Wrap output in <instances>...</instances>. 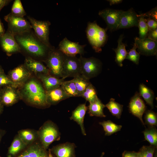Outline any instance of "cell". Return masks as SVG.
I'll use <instances>...</instances> for the list:
<instances>
[{"mask_svg":"<svg viewBox=\"0 0 157 157\" xmlns=\"http://www.w3.org/2000/svg\"><path fill=\"white\" fill-rule=\"evenodd\" d=\"M15 39L21 49L29 54L37 57L46 59L50 51V48L41 42L31 31L15 35Z\"/></svg>","mask_w":157,"mask_h":157,"instance_id":"1","label":"cell"},{"mask_svg":"<svg viewBox=\"0 0 157 157\" xmlns=\"http://www.w3.org/2000/svg\"><path fill=\"white\" fill-rule=\"evenodd\" d=\"M22 93L26 101L32 104L42 107L50 106L47 102L44 88L35 79H30L24 84Z\"/></svg>","mask_w":157,"mask_h":157,"instance_id":"2","label":"cell"},{"mask_svg":"<svg viewBox=\"0 0 157 157\" xmlns=\"http://www.w3.org/2000/svg\"><path fill=\"white\" fill-rule=\"evenodd\" d=\"M106 30L98 25L96 22H89L86 30V35L90 44L96 52L102 51L101 47L106 42Z\"/></svg>","mask_w":157,"mask_h":157,"instance_id":"3","label":"cell"},{"mask_svg":"<svg viewBox=\"0 0 157 157\" xmlns=\"http://www.w3.org/2000/svg\"><path fill=\"white\" fill-rule=\"evenodd\" d=\"M38 139L47 150L53 142L59 140L60 133L57 126L51 121L45 122L38 131Z\"/></svg>","mask_w":157,"mask_h":157,"instance_id":"4","label":"cell"},{"mask_svg":"<svg viewBox=\"0 0 157 157\" xmlns=\"http://www.w3.org/2000/svg\"><path fill=\"white\" fill-rule=\"evenodd\" d=\"M64 54L58 49L53 48L49 51L44 61L50 71V74L57 78H62V71Z\"/></svg>","mask_w":157,"mask_h":157,"instance_id":"5","label":"cell"},{"mask_svg":"<svg viewBox=\"0 0 157 157\" xmlns=\"http://www.w3.org/2000/svg\"><path fill=\"white\" fill-rule=\"evenodd\" d=\"M81 74L90 79L98 76L101 71L102 64L99 59L94 57L86 58L80 55Z\"/></svg>","mask_w":157,"mask_h":157,"instance_id":"6","label":"cell"},{"mask_svg":"<svg viewBox=\"0 0 157 157\" xmlns=\"http://www.w3.org/2000/svg\"><path fill=\"white\" fill-rule=\"evenodd\" d=\"M5 20L7 22L9 32L14 35L31 31V25L24 17L16 16L11 13L5 16Z\"/></svg>","mask_w":157,"mask_h":157,"instance_id":"7","label":"cell"},{"mask_svg":"<svg viewBox=\"0 0 157 157\" xmlns=\"http://www.w3.org/2000/svg\"><path fill=\"white\" fill-rule=\"evenodd\" d=\"M27 17L37 38L47 46L53 47L49 42L50 22L38 20L29 16Z\"/></svg>","mask_w":157,"mask_h":157,"instance_id":"8","label":"cell"},{"mask_svg":"<svg viewBox=\"0 0 157 157\" xmlns=\"http://www.w3.org/2000/svg\"><path fill=\"white\" fill-rule=\"evenodd\" d=\"M81 74V63L79 58L76 56L64 54L62 78L68 77L74 78Z\"/></svg>","mask_w":157,"mask_h":157,"instance_id":"9","label":"cell"},{"mask_svg":"<svg viewBox=\"0 0 157 157\" xmlns=\"http://www.w3.org/2000/svg\"><path fill=\"white\" fill-rule=\"evenodd\" d=\"M122 10L106 8L100 11L99 15L105 21L107 24L106 29L112 32L118 29L119 25L121 15L123 12Z\"/></svg>","mask_w":157,"mask_h":157,"instance_id":"10","label":"cell"},{"mask_svg":"<svg viewBox=\"0 0 157 157\" xmlns=\"http://www.w3.org/2000/svg\"><path fill=\"white\" fill-rule=\"evenodd\" d=\"M138 53L146 56H156L157 53V42L146 38L141 39L138 37L135 38Z\"/></svg>","mask_w":157,"mask_h":157,"instance_id":"11","label":"cell"},{"mask_svg":"<svg viewBox=\"0 0 157 157\" xmlns=\"http://www.w3.org/2000/svg\"><path fill=\"white\" fill-rule=\"evenodd\" d=\"M85 46L72 42L65 37L60 42L58 49L65 55L75 56L77 54L80 55L83 54Z\"/></svg>","mask_w":157,"mask_h":157,"instance_id":"12","label":"cell"},{"mask_svg":"<svg viewBox=\"0 0 157 157\" xmlns=\"http://www.w3.org/2000/svg\"><path fill=\"white\" fill-rule=\"evenodd\" d=\"M129 110L133 115L138 117L144 125L142 116L146 111L145 105L139 93L136 92L131 98L129 105Z\"/></svg>","mask_w":157,"mask_h":157,"instance_id":"13","label":"cell"},{"mask_svg":"<svg viewBox=\"0 0 157 157\" xmlns=\"http://www.w3.org/2000/svg\"><path fill=\"white\" fill-rule=\"evenodd\" d=\"M0 43L3 50L8 54L19 52L21 50L15 35L7 31L0 37Z\"/></svg>","mask_w":157,"mask_h":157,"instance_id":"14","label":"cell"},{"mask_svg":"<svg viewBox=\"0 0 157 157\" xmlns=\"http://www.w3.org/2000/svg\"><path fill=\"white\" fill-rule=\"evenodd\" d=\"M15 87L6 86L2 88L0 103L3 106H11L18 101L19 95Z\"/></svg>","mask_w":157,"mask_h":157,"instance_id":"15","label":"cell"},{"mask_svg":"<svg viewBox=\"0 0 157 157\" xmlns=\"http://www.w3.org/2000/svg\"><path fill=\"white\" fill-rule=\"evenodd\" d=\"M139 21L138 15L131 8L126 11H123L120 17L118 29L138 26Z\"/></svg>","mask_w":157,"mask_h":157,"instance_id":"16","label":"cell"},{"mask_svg":"<svg viewBox=\"0 0 157 157\" xmlns=\"http://www.w3.org/2000/svg\"><path fill=\"white\" fill-rule=\"evenodd\" d=\"M31 73L24 65H20L11 70L8 76L14 83L19 86L30 77Z\"/></svg>","mask_w":157,"mask_h":157,"instance_id":"17","label":"cell"},{"mask_svg":"<svg viewBox=\"0 0 157 157\" xmlns=\"http://www.w3.org/2000/svg\"><path fill=\"white\" fill-rule=\"evenodd\" d=\"M76 147L74 143L67 142L53 147L50 150L56 157H75Z\"/></svg>","mask_w":157,"mask_h":157,"instance_id":"18","label":"cell"},{"mask_svg":"<svg viewBox=\"0 0 157 157\" xmlns=\"http://www.w3.org/2000/svg\"><path fill=\"white\" fill-rule=\"evenodd\" d=\"M48 153L42 145L38 142L33 143L16 157H48Z\"/></svg>","mask_w":157,"mask_h":157,"instance_id":"19","label":"cell"},{"mask_svg":"<svg viewBox=\"0 0 157 157\" xmlns=\"http://www.w3.org/2000/svg\"><path fill=\"white\" fill-rule=\"evenodd\" d=\"M46 94L47 102L50 106L56 105L70 97L61 85L51 90L46 91Z\"/></svg>","mask_w":157,"mask_h":157,"instance_id":"20","label":"cell"},{"mask_svg":"<svg viewBox=\"0 0 157 157\" xmlns=\"http://www.w3.org/2000/svg\"><path fill=\"white\" fill-rule=\"evenodd\" d=\"M88 109V107L85 103L80 104L72 112L70 118V120L75 121L79 125L81 133L84 135H86L84 124V118Z\"/></svg>","mask_w":157,"mask_h":157,"instance_id":"21","label":"cell"},{"mask_svg":"<svg viewBox=\"0 0 157 157\" xmlns=\"http://www.w3.org/2000/svg\"><path fill=\"white\" fill-rule=\"evenodd\" d=\"M38 77L43 83L46 91L51 90L59 87L65 81L62 78H57L50 74H40Z\"/></svg>","mask_w":157,"mask_h":157,"instance_id":"22","label":"cell"},{"mask_svg":"<svg viewBox=\"0 0 157 157\" xmlns=\"http://www.w3.org/2000/svg\"><path fill=\"white\" fill-rule=\"evenodd\" d=\"M24 65L30 71L37 73L50 74L49 69L40 62L31 57H26Z\"/></svg>","mask_w":157,"mask_h":157,"instance_id":"23","label":"cell"},{"mask_svg":"<svg viewBox=\"0 0 157 157\" xmlns=\"http://www.w3.org/2000/svg\"><path fill=\"white\" fill-rule=\"evenodd\" d=\"M124 35L121 34L117 40L118 46L116 49H113L115 51L116 56L115 61L120 67L123 65L122 62L125 59L127 52L126 49V45L122 42Z\"/></svg>","mask_w":157,"mask_h":157,"instance_id":"24","label":"cell"},{"mask_svg":"<svg viewBox=\"0 0 157 157\" xmlns=\"http://www.w3.org/2000/svg\"><path fill=\"white\" fill-rule=\"evenodd\" d=\"M89 103L88 109L90 116L101 117H106L104 113V109L106 107L105 105L102 103L98 98L94 102Z\"/></svg>","mask_w":157,"mask_h":157,"instance_id":"25","label":"cell"},{"mask_svg":"<svg viewBox=\"0 0 157 157\" xmlns=\"http://www.w3.org/2000/svg\"><path fill=\"white\" fill-rule=\"evenodd\" d=\"M18 135L27 146L31 145L38 138V131L31 129H24L18 131Z\"/></svg>","mask_w":157,"mask_h":157,"instance_id":"26","label":"cell"},{"mask_svg":"<svg viewBox=\"0 0 157 157\" xmlns=\"http://www.w3.org/2000/svg\"><path fill=\"white\" fill-rule=\"evenodd\" d=\"M139 94L152 109L154 108L153 101L154 97L153 91L145 85L141 83L139 85Z\"/></svg>","mask_w":157,"mask_h":157,"instance_id":"27","label":"cell"},{"mask_svg":"<svg viewBox=\"0 0 157 157\" xmlns=\"http://www.w3.org/2000/svg\"><path fill=\"white\" fill-rule=\"evenodd\" d=\"M27 146L21 140L19 136L17 135L14 138L8 152L9 157H12L17 155Z\"/></svg>","mask_w":157,"mask_h":157,"instance_id":"28","label":"cell"},{"mask_svg":"<svg viewBox=\"0 0 157 157\" xmlns=\"http://www.w3.org/2000/svg\"><path fill=\"white\" fill-rule=\"evenodd\" d=\"M99 124L103 127L105 132V135L109 136L121 130V125H117L111 120L103 121Z\"/></svg>","mask_w":157,"mask_h":157,"instance_id":"29","label":"cell"},{"mask_svg":"<svg viewBox=\"0 0 157 157\" xmlns=\"http://www.w3.org/2000/svg\"><path fill=\"white\" fill-rule=\"evenodd\" d=\"M77 89L79 97H81L83 92L91 83L89 80L82 75L75 77L72 79Z\"/></svg>","mask_w":157,"mask_h":157,"instance_id":"30","label":"cell"},{"mask_svg":"<svg viewBox=\"0 0 157 157\" xmlns=\"http://www.w3.org/2000/svg\"><path fill=\"white\" fill-rule=\"evenodd\" d=\"M106 107L112 114L118 119L121 117L123 110V105L115 101V99L111 98L106 105Z\"/></svg>","mask_w":157,"mask_h":157,"instance_id":"31","label":"cell"},{"mask_svg":"<svg viewBox=\"0 0 157 157\" xmlns=\"http://www.w3.org/2000/svg\"><path fill=\"white\" fill-rule=\"evenodd\" d=\"M145 139L151 145L157 147V130L155 126H149L143 132Z\"/></svg>","mask_w":157,"mask_h":157,"instance_id":"32","label":"cell"},{"mask_svg":"<svg viewBox=\"0 0 157 157\" xmlns=\"http://www.w3.org/2000/svg\"><path fill=\"white\" fill-rule=\"evenodd\" d=\"M61 86L70 97H79L75 84L72 79L68 81H64L62 83Z\"/></svg>","mask_w":157,"mask_h":157,"instance_id":"33","label":"cell"},{"mask_svg":"<svg viewBox=\"0 0 157 157\" xmlns=\"http://www.w3.org/2000/svg\"><path fill=\"white\" fill-rule=\"evenodd\" d=\"M81 97L89 103L94 102L98 98L96 89L91 83L84 90Z\"/></svg>","mask_w":157,"mask_h":157,"instance_id":"34","label":"cell"},{"mask_svg":"<svg viewBox=\"0 0 157 157\" xmlns=\"http://www.w3.org/2000/svg\"><path fill=\"white\" fill-rule=\"evenodd\" d=\"M139 21L138 27L139 29V37L144 39L147 37L149 29L146 23L147 19L141 14L138 15Z\"/></svg>","mask_w":157,"mask_h":157,"instance_id":"35","label":"cell"},{"mask_svg":"<svg viewBox=\"0 0 157 157\" xmlns=\"http://www.w3.org/2000/svg\"><path fill=\"white\" fill-rule=\"evenodd\" d=\"M11 14L15 16L24 17L26 13L20 0H15L11 8Z\"/></svg>","mask_w":157,"mask_h":157,"instance_id":"36","label":"cell"},{"mask_svg":"<svg viewBox=\"0 0 157 157\" xmlns=\"http://www.w3.org/2000/svg\"><path fill=\"white\" fill-rule=\"evenodd\" d=\"M156 148L151 145L143 146L137 152L138 157H154Z\"/></svg>","mask_w":157,"mask_h":157,"instance_id":"37","label":"cell"},{"mask_svg":"<svg viewBox=\"0 0 157 157\" xmlns=\"http://www.w3.org/2000/svg\"><path fill=\"white\" fill-rule=\"evenodd\" d=\"M145 124L149 126H156L157 125V115L156 113L151 110H148L145 112L144 116Z\"/></svg>","mask_w":157,"mask_h":157,"instance_id":"38","label":"cell"},{"mask_svg":"<svg viewBox=\"0 0 157 157\" xmlns=\"http://www.w3.org/2000/svg\"><path fill=\"white\" fill-rule=\"evenodd\" d=\"M137 46L134 43L133 46L129 51L127 53L126 59H128L136 65H138L139 63L140 54L136 51Z\"/></svg>","mask_w":157,"mask_h":157,"instance_id":"39","label":"cell"},{"mask_svg":"<svg viewBox=\"0 0 157 157\" xmlns=\"http://www.w3.org/2000/svg\"><path fill=\"white\" fill-rule=\"evenodd\" d=\"M6 86H11L16 88L19 86L12 81L5 74H0V87Z\"/></svg>","mask_w":157,"mask_h":157,"instance_id":"40","label":"cell"},{"mask_svg":"<svg viewBox=\"0 0 157 157\" xmlns=\"http://www.w3.org/2000/svg\"><path fill=\"white\" fill-rule=\"evenodd\" d=\"M141 14L144 17H147L148 18L157 21V9L156 7L153 8L147 13Z\"/></svg>","mask_w":157,"mask_h":157,"instance_id":"41","label":"cell"},{"mask_svg":"<svg viewBox=\"0 0 157 157\" xmlns=\"http://www.w3.org/2000/svg\"><path fill=\"white\" fill-rule=\"evenodd\" d=\"M146 19V23L149 30H154L157 28V21L149 18Z\"/></svg>","mask_w":157,"mask_h":157,"instance_id":"42","label":"cell"},{"mask_svg":"<svg viewBox=\"0 0 157 157\" xmlns=\"http://www.w3.org/2000/svg\"><path fill=\"white\" fill-rule=\"evenodd\" d=\"M147 38L157 42V28L154 30H149Z\"/></svg>","mask_w":157,"mask_h":157,"instance_id":"43","label":"cell"},{"mask_svg":"<svg viewBox=\"0 0 157 157\" xmlns=\"http://www.w3.org/2000/svg\"><path fill=\"white\" fill-rule=\"evenodd\" d=\"M122 157H138L137 152L125 151L122 154Z\"/></svg>","mask_w":157,"mask_h":157,"instance_id":"44","label":"cell"},{"mask_svg":"<svg viewBox=\"0 0 157 157\" xmlns=\"http://www.w3.org/2000/svg\"><path fill=\"white\" fill-rule=\"evenodd\" d=\"M107 1L109 2L110 5L111 6L120 3L123 1L122 0H108Z\"/></svg>","mask_w":157,"mask_h":157,"instance_id":"45","label":"cell"},{"mask_svg":"<svg viewBox=\"0 0 157 157\" xmlns=\"http://www.w3.org/2000/svg\"><path fill=\"white\" fill-rule=\"evenodd\" d=\"M5 33L4 26L0 19V37L2 36Z\"/></svg>","mask_w":157,"mask_h":157,"instance_id":"46","label":"cell"},{"mask_svg":"<svg viewBox=\"0 0 157 157\" xmlns=\"http://www.w3.org/2000/svg\"><path fill=\"white\" fill-rule=\"evenodd\" d=\"M10 0H0V7H3L10 2Z\"/></svg>","mask_w":157,"mask_h":157,"instance_id":"47","label":"cell"},{"mask_svg":"<svg viewBox=\"0 0 157 157\" xmlns=\"http://www.w3.org/2000/svg\"><path fill=\"white\" fill-rule=\"evenodd\" d=\"M6 133L5 131L0 129V142L3 136Z\"/></svg>","mask_w":157,"mask_h":157,"instance_id":"48","label":"cell"},{"mask_svg":"<svg viewBox=\"0 0 157 157\" xmlns=\"http://www.w3.org/2000/svg\"><path fill=\"white\" fill-rule=\"evenodd\" d=\"M4 106L0 103V115L2 113L3 109Z\"/></svg>","mask_w":157,"mask_h":157,"instance_id":"49","label":"cell"},{"mask_svg":"<svg viewBox=\"0 0 157 157\" xmlns=\"http://www.w3.org/2000/svg\"><path fill=\"white\" fill-rule=\"evenodd\" d=\"M48 157H53L50 149H49Z\"/></svg>","mask_w":157,"mask_h":157,"instance_id":"50","label":"cell"},{"mask_svg":"<svg viewBox=\"0 0 157 157\" xmlns=\"http://www.w3.org/2000/svg\"><path fill=\"white\" fill-rule=\"evenodd\" d=\"M4 73L3 69L0 66V74Z\"/></svg>","mask_w":157,"mask_h":157,"instance_id":"51","label":"cell"},{"mask_svg":"<svg viewBox=\"0 0 157 157\" xmlns=\"http://www.w3.org/2000/svg\"><path fill=\"white\" fill-rule=\"evenodd\" d=\"M104 154L105 153L104 152H102L100 157H103Z\"/></svg>","mask_w":157,"mask_h":157,"instance_id":"52","label":"cell"},{"mask_svg":"<svg viewBox=\"0 0 157 157\" xmlns=\"http://www.w3.org/2000/svg\"><path fill=\"white\" fill-rule=\"evenodd\" d=\"M1 89H2V88H1V87H0V95H1Z\"/></svg>","mask_w":157,"mask_h":157,"instance_id":"53","label":"cell"},{"mask_svg":"<svg viewBox=\"0 0 157 157\" xmlns=\"http://www.w3.org/2000/svg\"><path fill=\"white\" fill-rule=\"evenodd\" d=\"M3 7H0V11L1 10V9L3 8Z\"/></svg>","mask_w":157,"mask_h":157,"instance_id":"54","label":"cell"}]
</instances>
